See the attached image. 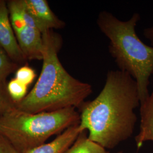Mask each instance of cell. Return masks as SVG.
<instances>
[{
    "label": "cell",
    "mask_w": 153,
    "mask_h": 153,
    "mask_svg": "<svg viewBox=\"0 0 153 153\" xmlns=\"http://www.w3.org/2000/svg\"><path fill=\"white\" fill-rule=\"evenodd\" d=\"M143 35L153 47V26L145 28L143 30Z\"/></svg>",
    "instance_id": "2e32d148"
},
{
    "label": "cell",
    "mask_w": 153,
    "mask_h": 153,
    "mask_svg": "<svg viewBox=\"0 0 153 153\" xmlns=\"http://www.w3.org/2000/svg\"><path fill=\"white\" fill-rule=\"evenodd\" d=\"M35 76L36 74L34 70L28 66L20 68L16 73V79L27 86L33 81Z\"/></svg>",
    "instance_id": "5bb4252c"
},
{
    "label": "cell",
    "mask_w": 153,
    "mask_h": 153,
    "mask_svg": "<svg viewBox=\"0 0 153 153\" xmlns=\"http://www.w3.org/2000/svg\"><path fill=\"white\" fill-rule=\"evenodd\" d=\"M0 153H21L5 137L0 134Z\"/></svg>",
    "instance_id": "9a60e30c"
},
{
    "label": "cell",
    "mask_w": 153,
    "mask_h": 153,
    "mask_svg": "<svg viewBox=\"0 0 153 153\" xmlns=\"http://www.w3.org/2000/svg\"><path fill=\"white\" fill-rule=\"evenodd\" d=\"M43 39L41 73L31 91L16 107L33 114L79 108L93 93L92 86L71 76L61 64L58 57L62 44L60 35L49 30L43 34Z\"/></svg>",
    "instance_id": "7a4b0ae2"
},
{
    "label": "cell",
    "mask_w": 153,
    "mask_h": 153,
    "mask_svg": "<svg viewBox=\"0 0 153 153\" xmlns=\"http://www.w3.org/2000/svg\"><path fill=\"white\" fill-rule=\"evenodd\" d=\"M17 42L26 60H43V34L36 28L27 25L14 30Z\"/></svg>",
    "instance_id": "52a82bcc"
},
{
    "label": "cell",
    "mask_w": 153,
    "mask_h": 153,
    "mask_svg": "<svg viewBox=\"0 0 153 153\" xmlns=\"http://www.w3.org/2000/svg\"><path fill=\"white\" fill-rule=\"evenodd\" d=\"M123 153L122 152H119V153Z\"/></svg>",
    "instance_id": "e0dca14e"
},
{
    "label": "cell",
    "mask_w": 153,
    "mask_h": 153,
    "mask_svg": "<svg viewBox=\"0 0 153 153\" xmlns=\"http://www.w3.org/2000/svg\"><path fill=\"white\" fill-rule=\"evenodd\" d=\"M79 123V112L74 107L33 114L15 106L0 117V134L20 153H26Z\"/></svg>",
    "instance_id": "277c9868"
},
{
    "label": "cell",
    "mask_w": 153,
    "mask_h": 153,
    "mask_svg": "<svg viewBox=\"0 0 153 153\" xmlns=\"http://www.w3.org/2000/svg\"><path fill=\"white\" fill-rule=\"evenodd\" d=\"M16 66L0 47V81L5 82L6 77L15 70Z\"/></svg>",
    "instance_id": "7c38bea8"
},
{
    "label": "cell",
    "mask_w": 153,
    "mask_h": 153,
    "mask_svg": "<svg viewBox=\"0 0 153 153\" xmlns=\"http://www.w3.org/2000/svg\"><path fill=\"white\" fill-rule=\"evenodd\" d=\"M141 19L134 13L121 21L107 11H100L97 19L100 31L109 40V54L120 71L128 73L137 83L140 104L148 99L149 86L153 75V47L138 37L136 27Z\"/></svg>",
    "instance_id": "3957f363"
},
{
    "label": "cell",
    "mask_w": 153,
    "mask_h": 153,
    "mask_svg": "<svg viewBox=\"0 0 153 153\" xmlns=\"http://www.w3.org/2000/svg\"><path fill=\"white\" fill-rule=\"evenodd\" d=\"M139 105L136 81L126 72L109 71L98 95L78 108L79 130L88 131V138L104 149H114L133 134Z\"/></svg>",
    "instance_id": "6da1fadb"
},
{
    "label": "cell",
    "mask_w": 153,
    "mask_h": 153,
    "mask_svg": "<svg viewBox=\"0 0 153 153\" xmlns=\"http://www.w3.org/2000/svg\"><path fill=\"white\" fill-rule=\"evenodd\" d=\"M79 124L66 129L51 142L44 143L26 153H65L75 142L81 131Z\"/></svg>",
    "instance_id": "ba28073f"
},
{
    "label": "cell",
    "mask_w": 153,
    "mask_h": 153,
    "mask_svg": "<svg viewBox=\"0 0 153 153\" xmlns=\"http://www.w3.org/2000/svg\"><path fill=\"white\" fill-rule=\"evenodd\" d=\"M22 2L42 34L53 29L65 27V22L55 15L46 0H22Z\"/></svg>",
    "instance_id": "8992f818"
},
{
    "label": "cell",
    "mask_w": 153,
    "mask_h": 153,
    "mask_svg": "<svg viewBox=\"0 0 153 153\" xmlns=\"http://www.w3.org/2000/svg\"><path fill=\"white\" fill-rule=\"evenodd\" d=\"M65 153H108L105 149L90 140L86 131L80 133L75 142Z\"/></svg>",
    "instance_id": "30bf717a"
},
{
    "label": "cell",
    "mask_w": 153,
    "mask_h": 153,
    "mask_svg": "<svg viewBox=\"0 0 153 153\" xmlns=\"http://www.w3.org/2000/svg\"><path fill=\"white\" fill-rule=\"evenodd\" d=\"M140 131L135 137L138 149L142 147L144 142H153V91L145 102L140 104Z\"/></svg>",
    "instance_id": "9c48e42d"
},
{
    "label": "cell",
    "mask_w": 153,
    "mask_h": 153,
    "mask_svg": "<svg viewBox=\"0 0 153 153\" xmlns=\"http://www.w3.org/2000/svg\"><path fill=\"white\" fill-rule=\"evenodd\" d=\"M14 107L15 103L8 94L5 82L0 81V117Z\"/></svg>",
    "instance_id": "4fadbf2b"
},
{
    "label": "cell",
    "mask_w": 153,
    "mask_h": 153,
    "mask_svg": "<svg viewBox=\"0 0 153 153\" xmlns=\"http://www.w3.org/2000/svg\"><path fill=\"white\" fill-rule=\"evenodd\" d=\"M9 16L7 3L0 0V47L11 60L21 64L26 59L17 42Z\"/></svg>",
    "instance_id": "5b68a950"
},
{
    "label": "cell",
    "mask_w": 153,
    "mask_h": 153,
    "mask_svg": "<svg viewBox=\"0 0 153 153\" xmlns=\"http://www.w3.org/2000/svg\"><path fill=\"white\" fill-rule=\"evenodd\" d=\"M7 90L13 102L16 104L27 95V86L14 78L8 83Z\"/></svg>",
    "instance_id": "8fae6325"
}]
</instances>
